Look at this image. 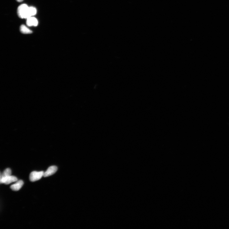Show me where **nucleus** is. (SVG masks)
<instances>
[{
    "label": "nucleus",
    "instance_id": "1",
    "mask_svg": "<svg viewBox=\"0 0 229 229\" xmlns=\"http://www.w3.org/2000/svg\"><path fill=\"white\" fill-rule=\"evenodd\" d=\"M17 13L20 18L27 19L32 17L30 11V7L26 4L20 5L18 8Z\"/></svg>",
    "mask_w": 229,
    "mask_h": 229
},
{
    "label": "nucleus",
    "instance_id": "2",
    "mask_svg": "<svg viewBox=\"0 0 229 229\" xmlns=\"http://www.w3.org/2000/svg\"><path fill=\"white\" fill-rule=\"evenodd\" d=\"M44 172L43 171L32 172L30 175V181L35 182L39 180L43 176Z\"/></svg>",
    "mask_w": 229,
    "mask_h": 229
},
{
    "label": "nucleus",
    "instance_id": "3",
    "mask_svg": "<svg viewBox=\"0 0 229 229\" xmlns=\"http://www.w3.org/2000/svg\"><path fill=\"white\" fill-rule=\"evenodd\" d=\"M17 181L18 179L17 177L11 175L6 177H1V179H0V181L1 184L4 183L6 185L9 184L11 183Z\"/></svg>",
    "mask_w": 229,
    "mask_h": 229
},
{
    "label": "nucleus",
    "instance_id": "4",
    "mask_svg": "<svg viewBox=\"0 0 229 229\" xmlns=\"http://www.w3.org/2000/svg\"><path fill=\"white\" fill-rule=\"evenodd\" d=\"M58 169L57 166H52L49 167L46 171L44 173L43 176L47 177L55 174Z\"/></svg>",
    "mask_w": 229,
    "mask_h": 229
},
{
    "label": "nucleus",
    "instance_id": "5",
    "mask_svg": "<svg viewBox=\"0 0 229 229\" xmlns=\"http://www.w3.org/2000/svg\"><path fill=\"white\" fill-rule=\"evenodd\" d=\"M27 25L29 27H36L38 25V21L37 19L34 17H31L27 19Z\"/></svg>",
    "mask_w": 229,
    "mask_h": 229
},
{
    "label": "nucleus",
    "instance_id": "6",
    "mask_svg": "<svg viewBox=\"0 0 229 229\" xmlns=\"http://www.w3.org/2000/svg\"><path fill=\"white\" fill-rule=\"evenodd\" d=\"M23 184V181L22 180H19L14 184L12 185L10 188L13 191H18L21 189Z\"/></svg>",
    "mask_w": 229,
    "mask_h": 229
},
{
    "label": "nucleus",
    "instance_id": "7",
    "mask_svg": "<svg viewBox=\"0 0 229 229\" xmlns=\"http://www.w3.org/2000/svg\"><path fill=\"white\" fill-rule=\"evenodd\" d=\"M20 31L24 34H30L32 32L31 30L24 25H22L20 26Z\"/></svg>",
    "mask_w": 229,
    "mask_h": 229
},
{
    "label": "nucleus",
    "instance_id": "8",
    "mask_svg": "<svg viewBox=\"0 0 229 229\" xmlns=\"http://www.w3.org/2000/svg\"><path fill=\"white\" fill-rule=\"evenodd\" d=\"M12 172L11 170L9 168L6 169L3 172V174H1V177H6L11 175Z\"/></svg>",
    "mask_w": 229,
    "mask_h": 229
},
{
    "label": "nucleus",
    "instance_id": "9",
    "mask_svg": "<svg viewBox=\"0 0 229 229\" xmlns=\"http://www.w3.org/2000/svg\"><path fill=\"white\" fill-rule=\"evenodd\" d=\"M30 11L31 16H34L37 13V10L36 8L33 6L30 7Z\"/></svg>",
    "mask_w": 229,
    "mask_h": 229
},
{
    "label": "nucleus",
    "instance_id": "10",
    "mask_svg": "<svg viewBox=\"0 0 229 229\" xmlns=\"http://www.w3.org/2000/svg\"><path fill=\"white\" fill-rule=\"evenodd\" d=\"M18 2H22L23 0H16Z\"/></svg>",
    "mask_w": 229,
    "mask_h": 229
}]
</instances>
